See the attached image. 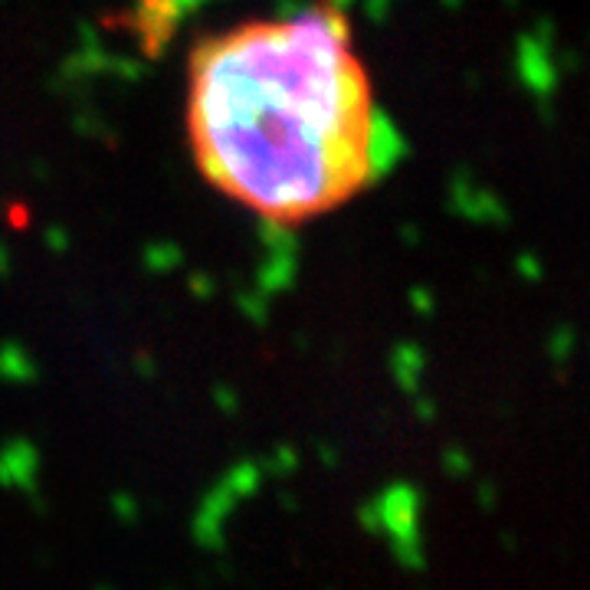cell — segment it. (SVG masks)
<instances>
[{
    "label": "cell",
    "instance_id": "obj_1",
    "mask_svg": "<svg viewBox=\"0 0 590 590\" xmlns=\"http://www.w3.org/2000/svg\"><path fill=\"white\" fill-rule=\"evenodd\" d=\"M335 4L210 33L187 59V145L204 181L276 227L351 204L391 141Z\"/></svg>",
    "mask_w": 590,
    "mask_h": 590
},
{
    "label": "cell",
    "instance_id": "obj_2",
    "mask_svg": "<svg viewBox=\"0 0 590 590\" xmlns=\"http://www.w3.org/2000/svg\"><path fill=\"white\" fill-rule=\"evenodd\" d=\"M417 515H420V495L407 482H394L374 499H364L358 505V522L371 535H384L391 541L394 558L404 568H420V538H417Z\"/></svg>",
    "mask_w": 590,
    "mask_h": 590
},
{
    "label": "cell",
    "instance_id": "obj_3",
    "mask_svg": "<svg viewBox=\"0 0 590 590\" xmlns=\"http://www.w3.org/2000/svg\"><path fill=\"white\" fill-rule=\"evenodd\" d=\"M243 502V495L236 492L227 479L220 476L217 486H210L207 495L200 499L197 512H194V525L191 535L204 551H223L227 548V522L236 512V505Z\"/></svg>",
    "mask_w": 590,
    "mask_h": 590
},
{
    "label": "cell",
    "instance_id": "obj_4",
    "mask_svg": "<svg viewBox=\"0 0 590 590\" xmlns=\"http://www.w3.org/2000/svg\"><path fill=\"white\" fill-rule=\"evenodd\" d=\"M40 472L43 456L37 443L27 436H14L0 446V486L27 495L30 502H40Z\"/></svg>",
    "mask_w": 590,
    "mask_h": 590
},
{
    "label": "cell",
    "instance_id": "obj_5",
    "mask_svg": "<svg viewBox=\"0 0 590 590\" xmlns=\"http://www.w3.org/2000/svg\"><path fill=\"white\" fill-rule=\"evenodd\" d=\"M515 66H518V79H522V86L531 92V96H538V99L554 96L561 73H558V63H554V53H551L545 30H541L538 37H525L522 43H518Z\"/></svg>",
    "mask_w": 590,
    "mask_h": 590
},
{
    "label": "cell",
    "instance_id": "obj_6",
    "mask_svg": "<svg viewBox=\"0 0 590 590\" xmlns=\"http://www.w3.org/2000/svg\"><path fill=\"white\" fill-rule=\"evenodd\" d=\"M37 377V371H33V364L23 358L20 351L14 348H4L0 351V381H7V384H27Z\"/></svg>",
    "mask_w": 590,
    "mask_h": 590
},
{
    "label": "cell",
    "instance_id": "obj_7",
    "mask_svg": "<svg viewBox=\"0 0 590 590\" xmlns=\"http://www.w3.org/2000/svg\"><path fill=\"white\" fill-rule=\"evenodd\" d=\"M259 466H263L266 476H292V472H299L302 459H299V450L295 446H276L273 453H266L263 459H259Z\"/></svg>",
    "mask_w": 590,
    "mask_h": 590
},
{
    "label": "cell",
    "instance_id": "obj_8",
    "mask_svg": "<svg viewBox=\"0 0 590 590\" xmlns=\"http://www.w3.org/2000/svg\"><path fill=\"white\" fill-rule=\"evenodd\" d=\"M112 512L122 525H135L138 522V499L135 495H128V492H118L112 499Z\"/></svg>",
    "mask_w": 590,
    "mask_h": 590
},
{
    "label": "cell",
    "instance_id": "obj_9",
    "mask_svg": "<svg viewBox=\"0 0 590 590\" xmlns=\"http://www.w3.org/2000/svg\"><path fill=\"white\" fill-rule=\"evenodd\" d=\"M217 404H220L223 413H236V407H240V400H236V394L227 391V387H220V391H217Z\"/></svg>",
    "mask_w": 590,
    "mask_h": 590
},
{
    "label": "cell",
    "instance_id": "obj_10",
    "mask_svg": "<svg viewBox=\"0 0 590 590\" xmlns=\"http://www.w3.org/2000/svg\"><path fill=\"white\" fill-rule=\"evenodd\" d=\"M96 590H112V587H96Z\"/></svg>",
    "mask_w": 590,
    "mask_h": 590
}]
</instances>
